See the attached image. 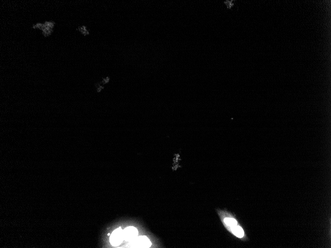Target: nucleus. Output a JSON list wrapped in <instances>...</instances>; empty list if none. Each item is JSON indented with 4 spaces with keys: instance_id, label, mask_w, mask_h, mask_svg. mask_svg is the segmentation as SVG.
Returning <instances> with one entry per match:
<instances>
[{
    "instance_id": "obj_1",
    "label": "nucleus",
    "mask_w": 331,
    "mask_h": 248,
    "mask_svg": "<svg viewBox=\"0 0 331 248\" xmlns=\"http://www.w3.org/2000/svg\"><path fill=\"white\" fill-rule=\"evenodd\" d=\"M124 240V232L121 227L114 231L110 236V243L113 246H118L123 243Z\"/></svg>"
},
{
    "instance_id": "obj_4",
    "label": "nucleus",
    "mask_w": 331,
    "mask_h": 248,
    "mask_svg": "<svg viewBox=\"0 0 331 248\" xmlns=\"http://www.w3.org/2000/svg\"><path fill=\"white\" fill-rule=\"evenodd\" d=\"M232 230L233 233L239 238H242L244 235V231L243 229L239 226H236L232 227Z\"/></svg>"
},
{
    "instance_id": "obj_3",
    "label": "nucleus",
    "mask_w": 331,
    "mask_h": 248,
    "mask_svg": "<svg viewBox=\"0 0 331 248\" xmlns=\"http://www.w3.org/2000/svg\"><path fill=\"white\" fill-rule=\"evenodd\" d=\"M124 240L127 242H131L138 236L139 232L137 229L134 226H129L123 230Z\"/></svg>"
},
{
    "instance_id": "obj_7",
    "label": "nucleus",
    "mask_w": 331,
    "mask_h": 248,
    "mask_svg": "<svg viewBox=\"0 0 331 248\" xmlns=\"http://www.w3.org/2000/svg\"><path fill=\"white\" fill-rule=\"evenodd\" d=\"M109 80H110V79H109V78L108 77H106V78H104L103 80V84H106L107 83L109 82Z\"/></svg>"
},
{
    "instance_id": "obj_6",
    "label": "nucleus",
    "mask_w": 331,
    "mask_h": 248,
    "mask_svg": "<svg viewBox=\"0 0 331 248\" xmlns=\"http://www.w3.org/2000/svg\"><path fill=\"white\" fill-rule=\"evenodd\" d=\"M78 30L80 31V32H81L85 36L88 35L89 34V31H88L85 26H82L78 27Z\"/></svg>"
},
{
    "instance_id": "obj_2",
    "label": "nucleus",
    "mask_w": 331,
    "mask_h": 248,
    "mask_svg": "<svg viewBox=\"0 0 331 248\" xmlns=\"http://www.w3.org/2000/svg\"><path fill=\"white\" fill-rule=\"evenodd\" d=\"M132 246L136 248H149L151 246V242L145 236H137L131 241Z\"/></svg>"
},
{
    "instance_id": "obj_5",
    "label": "nucleus",
    "mask_w": 331,
    "mask_h": 248,
    "mask_svg": "<svg viewBox=\"0 0 331 248\" xmlns=\"http://www.w3.org/2000/svg\"><path fill=\"white\" fill-rule=\"evenodd\" d=\"M224 222L231 227H233L237 225V221L232 218H226L224 219Z\"/></svg>"
}]
</instances>
